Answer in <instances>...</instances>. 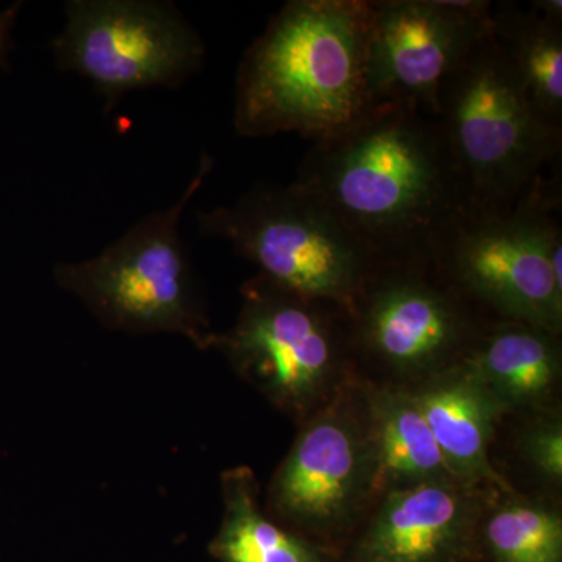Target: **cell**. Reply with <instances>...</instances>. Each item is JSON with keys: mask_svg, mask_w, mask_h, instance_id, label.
<instances>
[{"mask_svg": "<svg viewBox=\"0 0 562 562\" xmlns=\"http://www.w3.org/2000/svg\"><path fill=\"white\" fill-rule=\"evenodd\" d=\"M292 183L379 258L427 254L432 236L465 205L441 125L412 103H371L341 131L314 140Z\"/></svg>", "mask_w": 562, "mask_h": 562, "instance_id": "6da1fadb", "label": "cell"}, {"mask_svg": "<svg viewBox=\"0 0 562 562\" xmlns=\"http://www.w3.org/2000/svg\"><path fill=\"white\" fill-rule=\"evenodd\" d=\"M369 0H291L243 55L233 124L243 138L317 140L368 109Z\"/></svg>", "mask_w": 562, "mask_h": 562, "instance_id": "7a4b0ae2", "label": "cell"}, {"mask_svg": "<svg viewBox=\"0 0 562 562\" xmlns=\"http://www.w3.org/2000/svg\"><path fill=\"white\" fill-rule=\"evenodd\" d=\"M427 254L439 279L465 302L560 336V169L539 177L509 209L462 206L432 236Z\"/></svg>", "mask_w": 562, "mask_h": 562, "instance_id": "3957f363", "label": "cell"}, {"mask_svg": "<svg viewBox=\"0 0 562 562\" xmlns=\"http://www.w3.org/2000/svg\"><path fill=\"white\" fill-rule=\"evenodd\" d=\"M436 120L471 209H509L561 158V128L532 110L491 31L443 85Z\"/></svg>", "mask_w": 562, "mask_h": 562, "instance_id": "277c9868", "label": "cell"}, {"mask_svg": "<svg viewBox=\"0 0 562 562\" xmlns=\"http://www.w3.org/2000/svg\"><path fill=\"white\" fill-rule=\"evenodd\" d=\"M211 168L213 161L203 155L179 201L147 214L98 257L55 266V283L80 299L111 330L172 333L210 347L214 333L203 312L180 222Z\"/></svg>", "mask_w": 562, "mask_h": 562, "instance_id": "5b68a950", "label": "cell"}, {"mask_svg": "<svg viewBox=\"0 0 562 562\" xmlns=\"http://www.w3.org/2000/svg\"><path fill=\"white\" fill-rule=\"evenodd\" d=\"M199 235L231 244L266 280L350 313L379 255L330 209L295 187L261 183L228 206L199 211Z\"/></svg>", "mask_w": 562, "mask_h": 562, "instance_id": "8992f818", "label": "cell"}, {"mask_svg": "<svg viewBox=\"0 0 562 562\" xmlns=\"http://www.w3.org/2000/svg\"><path fill=\"white\" fill-rule=\"evenodd\" d=\"M238 321L214 335L247 382L280 409L306 413L330 390L351 344L349 313L277 286L265 277L243 290Z\"/></svg>", "mask_w": 562, "mask_h": 562, "instance_id": "52a82bcc", "label": "cell"}, {"mask_svg": "<svg viewBox=\"0 0 562 562\" xmlns=\"http://www.w3.org/2000/svg\"><path fill=\"white\" fill-rule=\"evenodd\" d=\"M55 65L94 85L111 109L144 88H177L203 68L205 43L172 2L69 0Z\"/></svg>", "mask_w": 562, "mask_h": 562, "instance_id": "ba28073f", "label": "cell"}, {"mask_svg": "<svg viewBox=\"0 0 562 562\" xmlns=\"http://www.w3.org/2000/svg\"><path fill=\"white\" fill-rule=\"evenodd\" d=\"M351 344L397 372L436 371L469 349L480 328L428 254L380 258L349 313Z\"/></svg>", "mask_w": 562, "mask_h": 562, "instance_id": "9c48e42d", "label": "cell"}, {"mask_svg": "<svg viewBox=\"0 0 562 562\" xmlns=\"http://www.w3.org/2000/svg\"><path fill=\"white\" fill-rule=\"evenodd\" d=\"M368 95L436 117L443 85L491 31L492 2L369 0Z\"/></svg>", "mask_w": 562, "mask_h": 562, "instance_id": "30bf717a", "label": "cell"}, {"mask_svg": "<svg viewBox=\"0 0 562 562\" xmlns=\"http://www.w3.org/2000/svg\"><path fill=\"white\" fill-rule=\"evenodd\" d=\"M376 490L368 425L344 408L314 417L269 487V508L308 530H331L360 512Z\"/></svg>", "mask_w": 562, "mask_h": 562, "instance_id": "8fae6325", "label": "cell"}, {"mask_svg": "<svg viewBox=\"0 0 562 562\" xmlns=\"http://www.w3.org/2000/svg\"><path fill=\"white\" fill-rule=\"evenodd\" d=\"M480 512L471 487L427 482L387 491L360 543V562H447L468 541Z\"/></svg>", "mask_w": 562, "mask_h": 562, "instance_id": "7c38bea8", "label": "cell"}, {"mask_svg": "<svg viewBox=\"0 0 562 562\" xmlns=\"http://www.w3.org/2000/svg\"><path fill=\"white\" fill-rule=\"evenodd\" d=\"M413 395L458 483L471 487L487 480L508 487L491 468L487 452L503 408L460 360Z\"/></svg>", "mask_w": 562, "mask_h": 562, "instance_id": "4fadbf2b", "label": "cell"}, {"mask_svg": "<svg viewBox=\"0 0 562 562\" xmlns=\"http://www.w3.org/2000/svg\"><path fill=\"white\" fill-rule=\"evenodd\" d=\"M458 360L503 412L546 401L561 373L558 335L520 322L487 325Z\"/></svg>", "mask_w": 562, "mask_h": 562, "instance_id": "5bb4252c", "label": "cell"}, {"mask_svg": "<svg viewBox=\"0 0 562 562\" xmlns=\"http://www.w3.org/2000/svg\"><path fill=\"white\" fill-rule=\"evenodd\" d=\"M491 36L525 98L562 131V2H492Z\"/></svg>", "mask_w": 562, "mask_h": 562, "instance_id": "9a60e30c", "label": "cell"}, {"mask_svg": "<svg viewBox=\"0 0 562 562\" xmlns=\"http://www.w3.org/2000/svg\"><path fill=\"white\" fill-rule=\"evenodd\" d=\"M368 420L376 490L391 491L427 482L458 483L413 394L392 390L371 392Z\"/></svg>", "mask_w": 562, "mask_h": 562, "instance_id": "2e32d148", "label": "cell"}, {"mask_svg": "<svg viewBox=\"0 0 562 562\" xmlns=\"http://www.w3.org/2000/svg\"><path fill=\"white\" fill-rule=\"evenodd\" d=\"M224 522L213 543L224 562H319L308 543L283 530L262 512L258 483L247 468L222 475Z\"/></svg>", "mask_w": 562, "mask_h": 562, "instance_id": "e0dca14e", "label": "cell"}, {"mask_svg": "<svg viewBox=\"0 0 562 562\" xmlns=\"http://www.w3.org/2000/svg\"><path fill=\"white\" fill-rule=\"evenodd\" d=\"M484 535L501 562L562 561V520L543 503L508 498L491 514Z\"/></svg>", "mask_w": 562, "mask_h": 562, "instance_id": "ac0fdd59", "label": "cell"}, {"mask_svg": "<svg viewBox=\"0 0 562 562\" xmlns=\"http://www.w3.org/2000/svg\"><path fill=\"white\" fill-rule=\"evenodd\" d=\"M525 458L532 469L552 483L562 480V425L560 419L541 420L525 432Z\"/></svg>", "mask_w": 562, "mask_h": 562, "instance_id": "d6986e66", "label": "cell"}, {"mask_svg": "<svg viewBox=\"0 0 562 562\" xmlns=\"http://www.w3.org/2000/svg\"><path fill=\"white\" fill-rule=\"evenodd\" d=\"M20 10L21 3H14L9 9L0 10V68H9V54L13 47L11 31L16 24Z\"/></svg>", "mask_w": 562, "mask_h": 562, "instance_id": "ffe728a7", "label": "cell"}]
</instances>
